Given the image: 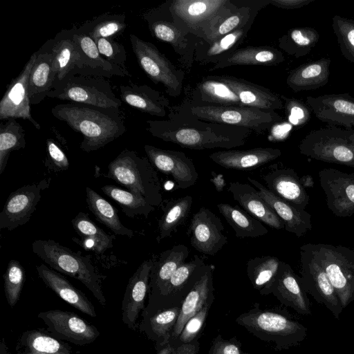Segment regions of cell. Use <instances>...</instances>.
I'll use <instances>...</instances> for the list:
<instances>
[{
  "instance_id": "7dc6e473",
  "label": "cell",
  "mask_w": 354,
  "mask_h": 354,
  "mask_svg": "<svg viewBox=\"0 0 354 354\" xmlns=\"http://www.w3.org/2000/svg\"><path fill=\"white\" fill-rule=\"evenodd\" d=\"M319 39V34L314 28H294L279 39V47L287 54L299 58L308 54Z\"/></svg>"
},
{
  "instance_id": "4316f807",
  "label": "cell",
  "mask_w": 354,
  "mask_h": 354,
  "mask_svg": "<svg viewBox=\"0 0 354 354\" xmlns=\"http://www.w3.org/2000/svg\"><path fill=\"white\" fill-rule=\"evenodd\" d=\"M248 181L258 190L261 198L274 211L284 224V229L301 237L312 229L311 214L297 208L274 194L257 180L248 177Z\"/></svg>"
},
{
  "instance_id": "03108f58",
  "label": "cell",
  "mask_w": 354,
  "mask_h": 354,
  "mask_svg": "<svg viewBox=\"0 0 354 354\" xmlns=\"http://www.w3.org/2000/svg\"><path fill=\"white\" fill-rule=\"evenodd\" d=\"M344 134L351 141L354 142V129H343Z\"/></svg>"
},
{
  "instance_id": "c3c4849f",
  "label": "cell",
  "mask_w": 354,
  "mask_h": 354,
  "mask_svg": "<svg viewBox=\"0 0 354 354\" xmlns=\"http://www.w3.org/2000/svg\"><path fill=\"white\" fill-rule=\"evenodd\" d=\"M19 340L31 354H71L68 344L41 330H27Z\"/></svg>"
},
{
  "instance_id": "ac0fdd59",
  "label": "cell",
  "mask_w": 354,
  "mask_h": 354,
  "mask_svg": "<svg viewBox=\"0 0 354 354\" xmlns=\"http://www.w3.org/2000/svg\"><path fill=\"white\" fill-rule=\"evenodd\" d=\"M318 175L328 208L338 217L352 216L354 214V174L325 168L320 170Z\"/></svg>"
},
{
  "instance_id": "ffe728a7",
  "label": "cell",
  "mask_w": 354,
  "mask_h": 354,
  "mask_svg": "<svg viewBox=\"0 0 354 354\" xmlns=\"http://www.w3.org/2000/svg\"><path fill=\"white\" fill-rule=\"evenodd\" d=\"M147 157L154 168L171 176L178 187L187 189L195 185L198 174L192 158L184 152L163 149L152 145L144 146Z\"/></svg>"
},
{
  "instance_id": "8d00e7d4",
  "label": "cell",
  "mask_w": 354,
  "mask_h": 354,
  "mask_svg": "<svg viewBox=\"0 0 354 354\" xmlns=\"http://www.w3.org/2000/svg\"><path fill=\"white\" fill-rule=\"evenodd\" d=\"M179 313L180 306L142 313L138 329L153 341L158 349L169 342Z\"/></svg>"
},
{
  "instance_id": "7c38bea8",
  "label": "cell",
  "mask_w": 354,
  "mask_h": 354,
  "mask_svg": "<svg viewBox=\"0 0 354 354\" xmlns=\"http://www.w3.org/2000/svg\"><path fill=\"white\" fill-rule=\"evenodd\" d=\"M131 48L140 68L155 84H162L171 97L181 94L185 73L174 66L152 43L129 35Z\"/></svg>"
},
{
  "instance_id": "d4e9b609",
  "label": "cell",
  "mask_w": 354,
  "mask_h": 354,
  "mask_svg": "<svg viewBox=\"0 0 354 354\" xmlns=\"http://www.w3.org/2000/svg\"><path fill=\"white\" fill-rule=\"evenodd\" d=\"M272 294L282 304L290 307L301 315H310V300L303 288L299 276L291 266L281 261L279 272L271 287Z\"/></svg>"
},
{
  "instance_id": "7bdbcfd3",
  "label": "cell",
  "mask_w": 354,
  "mask_h": 354,
  "mask_svg": "<svg viewBox=\"0 0 354 354\" xmlns=\"http://www.w3.org/2000/svg\"><path fill=\"white\" fill-rule=\"evenodd\" d=\"M218 209L238 238H257L265 236L268 228L261 221L252 216L239 206L218 203Z\"/></svg>"
},
{
  "instance_id": "7402d4cb",
  "label": "cell",
  "mask_w": 354,
  "mask_h": 354,
  "mask_svg": "<svg viewBox=\"0 0 354 354\" xmlns=\"http://www.w3.org/2000/svg\"><path fill=\"white\" fill-rule=\"evenodd\" d=\"M48 42L50 44H46L45 49L53 57V66L57 72L55 81L74 75H93L68 30L59 32Z\"/></svg>"
},
{
  "instance_id": "2e32d148",
  "label": "cell",
  "mask_w": 354,
  "mask_h": 354,
  "mask_svg": "<svg viewBox=\"0 0 354 354\" xmlns=\"http://www.w3.org/2000/svg\"><path fill=\"white\" fill-rule=\"evenodd\" d=\"M50 178L23 186L12 192L0 213V229L12 230L30 218L41 198L50 186Z\"/></svg>"
},
{
  "instance_id": "db71d44e",
  "label": "cell",
  "mask_w": 354,
  "mask_h": 354,
  "mask_svg": "<svg viewBox=\"0 0 354 354\" xmlns=\"http://www.w3.org/2000/svg\"><path fill=\"white\" fill-rule=\"evenodd\" d=\"M4 292L10 306H15L19 301L25 279L24 267L17 260H10L3 274Z\"/></svg>"
},
{
  "instance_id": "f1b7e54d",
  "label": "cell",
  "mask_w": 354,
  "mask_h": 354,
  "mask_svg": "<svg viewBox=\"0 0 354 354\" xmlns=\"http://www.w3.org/2000/svg\"><path fill=\"white\" fill-rule=\"evenodd\" d=\"M279 149L257 147L245 150L228 149L212 153L209 158L226 169L245 171L256 169L278 158Z\"/></svg>"
},
{
  "instance_id": "30bf717a",
  "label": "cell",
  "mask_w": 354,
  "mask_h": 354,
  "mask_svg": "<svg viewBox=\"0 0 354 354\" xmlns=\"http://www.w3.org/2000/svg\"><path fill=\"white\" fill-rule=\"evenodd\" d=\"M142 18L147 21L151 35L169 44L179 56L184 67L189 70L201 39L174 19L169 9L168 1L145 12Z\"/></svg>"
},
{
  "instance_id": "9f6ffc18",
  "label": "cell",
  "mask_w": 354,
  "mask_h": 354,
  "mask_svg": "<svg viewBox=\"0 0 354 354\" xmlns=\"http://www.w3.org/2000/svg\"><path fill=\"white\" fill-rule=\"evenodd\" d=\"M213 304H209L192 316L185 324L180 334L174 340V344H187L201 336L208 317L210 308Z\"/></svg>"
},
{
  "instance_id": "9c48e42d",
  "label": "cell",
  "mask_w": 354,
  "mask_h": 354,
  "mask_svg": "<svg viewBox=\"0 0 354 354\" xmlns=\"http://www.w3.org/2000/svg\"><path fill=\"white\" fill-rule=\"evenodd\" d=\"M168 3L174 19L201 40L238 7L232 0H172Z\"/></svg>"
},
{
  "instance_id": "e0dca14e",
  "label": "cell",
  "mask_w": 354,
  "mask_h": 354,
  "mask_svg": "<svg viewBox=\"0 0 354 354\" xmlns=\"http://www.w3.org/2000/svg\"><path fill=\"white\" fill-rule=\"evenodd\" d=\"M223 230L221 218L209 209L201 207L192 216L187 233L196 250L205 255L214 256L227 242Z\"/></svg>"
},
{
  "instance_id": "b9f144b4",
  "label": "cell",
  "mask_w": 354,
  "mask_h": 354,
  "mask_svg": "<svg viewBox=\"0 0 354 354\" xmlns=\"http://www.w3.org/2000/svg\"><path fill=\"white\" fill-rule=\"evenodd\" d=\"M193 198L187 195L163 200L160 206L162 214L158 221V243L169 237L186 221L192 209Z\"/></svg>"
},
{
  "instance_id": "f6af8a7d",
  "label": "cell",
  "mask_w": 354,
  "mask_h": 354,
  "mask_svg": "<svg viewBox=\"0 0 354 354\" xmlns=\"http://www.w3.org/2000/svg\"><path fill=\"white\" fill-rule=\"evenodd\" d=\"M281 261L274 256L256 257L248 260L246 274L253 286L261 295H270Z\"/></svg>"
},
{
  "instance_id": "3957f363",
  "label": "cell",
  "mask_w": 354,
  "mask_h": 354,
  "mask_svg": "<svg viewBox=\"0 0 354 354\" xmlns=\"http://www.w3.org/2000/svg\"><path fill=\"white\" fill-rule=\"evenodd\" d=\"M235 322L261 341L274 344L276 351L298 346L307 336L304 324L280 310L262 309L257 302Z\"/></svg>"
},
{
  "instance_id": "4dcf8cb0",
  "label": "cell",
  "mask_w": 354,
  "mask_h": 354,
  "mask_svg": "<svg viewBox=\"0 0 354 354\" xmlns=\"http://www.w3.org/2000/svg\"><path fill=\"white\" fill-rule=\"evenodd\" d=\"M239 97L242 106L272 111L283 108L280 95L269 88L254 84L243 78L230 75H218Z\"/></svg>"
},
{
  "instance_id": "836d02e7",
  "label": "cell",
  "mask_w": 354,
  "mask_h": 354,
  "mask_svg": "<svg viewBox=\"0 0 354 354\" xmlns=\"http://www.w3.org/2000/svg\"><path fill=\"white\" fill-rule=\"evenodd\" d=\"M187 99L198 104L242 106L236 93L218 75L204 77Z\"/></svg>"
},
{
  "instance_id": "ee69618b",
  "label": "cell",
  "mask_w": 354,
  "mask_h": 354,
  "mask_svg": "<svg viewBox=\"0 0 354 354\" xmlns=\"http://www.w3.org/2000/svg\"><path fill=\"white\" fill-rule=\"evenodd\" d=\"M75 231L81 236L77 242L82 248L96 254H102L113 247L115 235H109L95 224L84 212H79L71 221Z\"/></svg>"
},
{
  "instance_id": "681fc988",
  "label": "cell",
  "mask_w": 354,
  "mask_h": 354,
  "mask_svg": "<svg viewBox=\"0 0 354 354\" xmlns=\"http://www.w3.org/2000/svg\"><path fill=\"white\" fill-rule=\"evenodd\" d=\"M101 190L107 196L115 201L122 208V212L129 218L142 215L148 218L155 209L144 197L130 191L122 189L113 185H104Z\"/></svg>"
},
{
  "instance_id": "5bb4252c",
  "label": "cell",
  "mask_w": 354,
  "mask_h": 354,
  "mask_svg": "<svg viewBox=\"0 0 354 354\" xmlns=\"http://www.w3.org/2000/svg\"><path fill=\"white\" fill-rule=\"evenodd\" d=\"M37 317L53 336L77 346L91 344L100 335L94 325L73 312L48 310L39 313Z\"/></svg>"
},
{
  "instance_id": "603a6c76",
  "label": "cell",
  "mask_w": 354,
  "mask_h": 354,
  "mask_svg": "<svg viewBox=\"0 0 354 354\" xmlns=\"http://www.w3.org/2000/svg\"><path fill=\"white\" fill-rule=\"evenodd\" d=\"M306 102L319 120L354 129V98L348 93L307 96Z\"/></svg>"
},
{
  "instance_id": "91938a15",
  "label": "cell",
  "mask_w": 354,
  "mask_h": 354,
  "mask_svg": "<svg viewBox=\"0 0 354 354\" xmlns=\"http://www.w3.org/2000/svg\"><path fill=\"white\" fill-rule=\"evenodd\" d=\"M208 354H250L242 350L241 342L236 336L225 339L218 335L212 342Z\"/></svg>"
},
{
  "instance_id": "f546056e",
  "label": "cell",
  "mask_w": 354,
  "mask_h": 354,
  "mask_svg": "<svg viewBox=\"0 0 354 354\" xmlns=\"http://www.w3.org/2000/svg\"><path fill=\"white\" fill-rule=\"evenodd\" d=\"M228 191L232 194L234 200L252 216L273 229H284L281 219L252 185L232 182L230 183Z\"/></svg>"
},
{
  "instance_id": "d590c367",
  "label": "cell",
  "mask_w": 354,
  "mask_h": 354,
  "mask_svg": "<svg viewBox=\"0 0 354 354\" xmlns=\"http://www.w3.org/2000/svg\"><path fill=\"white\" fill-rule=\"evenodd\" d=\"M255 18L256 17L252 18L244 26L212 43L207 44L201 40L196 48L194 61L201 65H214L229 53L239 48L247 37Z\"/></svg>"
},
{
  "instance_id": "f5cc1de1",
  "label": "cell",
  "mask_w": 354,
  "mask_h": 354,
  "mask_svg": "<svg viewBox=\"0 0 354 354\" xmlns=\"http://www.w3.org/2000/svg\"><path fill=\"white\" fill-rule=\"evenodd\" d=\"M332 28L342 55L354 63V20L335 15Z\"/></svg>"
},
{
  "instance_id": "8992f818",
  "label": "cell",
  "mask_w": 354,
  "mask_h": 354,
  "mask_svg": "<svg viewBox=\"0 0 354 354\" xmlns=\"http://www.w3.org/2000/svg\"><path fill=\"white\" fill-rule=\"evenodd\" d=\"M105 177L111 178L129 191L144 197L154 207H160L162 192L156 170L147 157L135 151H122L108 166Z\"/></svg>"
},
{
  "instance_id": "6da1fadb",
  "label": "cell",
  "mask_w": 354,
  "mask_h": 354,
  "mask_svg": "<svg viewBox=\"0 0 354 354\" xmlns=\"http://www.w3.org/2000/svg\"><path fill=\"white\" fill-rule=\"evenodd\" d=\"M169 119L147 120L146 130L153 136L194 150L232 149L245 144L252 131L202 121L169 107Z\"/></svg>"
},
{
  "instance_id": "1f68e13d",
  "label": "cell",
  "mask_w": 354,
  "mask_h": 354,
  "mask_svg": "<svg viewBox=\"0 0 354 354\" xmlns=\"http://www.w3.org/2000/svg\"><path fill=\"white\" fill-rule=\"evenodd\" d=\"M39 278L56 295L84 314L95 317V308L90 299L64 277L44 264L36 266Z\"/></svg>"
},
{
  "instance_id": "ba28073f",
  "label": "cell",
  "mask_w": 354,
  "mask_h": 354,
  "mask_svg": "<svg viewBox=\"0 0 354 354\" xmlns=\"http://www.w3.org/2000/svg\"><path fill=\"white\" fill-rule=\"evenodd\" d=\"M46 97L115 110L122 105L110 82L95 75H74L55 81Z\"/></svg>"
},
{
  "instance_id": "6f0895ef",
  "label": "cell",
  "mask_w": 354,
  "mask_h": 354,
  "mask_svg": "<svg viewBox=\"0 0 354 354\" xmlns=\"http://www.w3.org/2000/svg\"><path fill=\"white\" fill-rule=\"evenodd\" d=\"M284 102L283 107L288 118V122L292 126L300 127L306 124L311 118L310 107L302 101L280 95Z\"/></svg>"
},
{
  "instance_id": "7a4b0ae2",
  "label": "cell",
  "mask_w": 354,
  "mask_h": 354,
  "mask_svg": "<svg viewBox=\"0 0 354 354\" xmlns=\"http://www.w3.org/2000/svg\"><path fill=\"white\" fill-rule=\"evenodd\" d=\"M51 113L82 134L80 147L86 152L102 148L127 131L119 110L71 102L55 106Z\"/></svg>"
},
{
  "instance_id": "d6986e66",
  "label": "cell",
  "mask_w": 354,
  "mask_h": 354,
  "mask_svg": "<svg viewBox=\"0 0 354 354\" xmlns=\"http://www.w3.org/2000/svg\"><path fill=\"white\" fill-rule=\"evenodd\" d=\"M37 51L26 62L20 73L10 83L0 102V120L21 118L29 121L37 129L41 126L32 116L28 81Z\"/></svg>"
},
{
  "instance_id": "f907efd6",
  "label": "cell",
  "mask_w": 354,
  "mask_h": 354,
  "mask_svg": "<svg viewBox=\"0 0 354 354\" xmlns=\"http://www.w3.org/2000/svg\"><path fill=\"white\" fill-rule=\"evenodd\" d=\"M25 130L15 118L0 124V174L4 171L10 152L25 148Z\"/></svg>"
},
{
  "instance_id": "f35d334b",
  "label": "cell",
  "mask_w": 354,
  "mask_h": 354,
  "mask_svg": "<svg viewBox=\"0 0 354 354\" xmlns=\"http://www.w3.org/2000/svg\"><path fill=\"white\" fill-rule=\"evenodd\" d=\"M330 62L328 58H321L300 65L290 71L286 84L295 92L319 88L328 82Z\"/></svg>"
},
{
  "instance_id": "816d5d0a",
  "label": "cell",
  "mask_w": 354,
  "mask_h": 354,
  "mask_svg": "<svg viewBox=\"0 0 354 354\" xmlns=\"http://www.w3.org/2000/svg\"><path fill=\"white\" fill-rule=\"evenodd\" d=\"M127 27L124 15H104L78 28L95 42L102 38H112L123 32Z\"/></svg>"
},
{
  "instance_id": "9a60e30c",
  "label": "cell",
  "mask_w": 354,
  "mask_h": 354,
  "mask_svg": "<svg viewBox=\"0 0 354 354\" xmlns=\"http://www.w3.org/2000/svg\"><path fill=\"white\" fill-rule=\"evenodd\" d=\"M205 266L204 259L198 255H194L189 261L184 263L174 272L157 299L147 303L142 313H149L180 306Z\"/></svg>"
},
{
  "instance_id": "74e56055",
  "label": "cell",
  "mask_w": 354,
  "mask_h": 354,
  "mask_svg": "<svg viewBox=\"0 0 354 354\" xmlns=\"http://www.w3.org/2000/svg\"><path fill=\"white\" fill-rule=\"evenodd\" d=\"M57 79L52 53L45 49L37 56L30 74L28 93L31 105H37L46 97Z\"/></svg>"
},
{
  "instance_id": "cb8c5ba5",
  "label": "cell",
  "mask_w": 354,
  "mask_h": 354,
  "mask_svg": "<svg viewBox=\"0 0 354 354\" xmlns=\"http://www.w3.org/2000/svg\"><path fill=\"white\" fill-rule=\"evenodd\" d=\"M215 266L206 264L194 286L180 306V313L169 341L176 339L186 322L203 307L214 301V271Z\"/></svg>"
},
{
  "instance_id": "680465c9",
  "label": "cell",
  "mask_w": 354,
  "mask_h": 354,
  "mask_svg": "<svg viewBox=\"0 0 354 354\" xmlns=\"http://www.w3.org/2000/svg\"><path fill=\"white\" fill-rule=\"evenodd\" d=\"M46 151L44 165L49 171L59 172L68 169L69 161L66 155L52 138L46 140Z\"/></svg>"
},
{
  "instance_id": "11a10c76",
  "label": "cell",
  "mask_w": 354,
  "mask_h": 354,
  "mask_svg": "<svg viewBox=\"0 0 354 354\" xmlns=\"http://www.w3.org/2000/svg\"><path fill=\"white\" fill-rule=\"evenodd\" d=\"M100 55L107 61L121 69L126 76L131 75L127 68V52L122 44L112 38H102L95 41Z\"/></svg>"
},
{
  "instance_id": "60d3db41",
  "label": "cell",
  "mask_w": 354,
  "mask_h": 354,
  "mask_svg": "<svg viewBox=\"0 0 354 354\" xmlns=\"http://www.w3.org/2000/svg\"><path fill=\"white\" fill-rule=\"evenodd\" d=\"M238 2V1H237ZM233 12L221 19L212 28L209 32L201 39L205 43H212L235 30L244 26L259 11L268 4V0L243 1Z\"/></svg>"
},
{
  "instance_id": "8fae6325",
  "label": "cell",
  "mask_w": 354,
  "mask_h": 354,
  "mask_svg": "<svg viewBox=\"0 0 354 354\" xmlns=\"http://www.w3.org/2000/svg\"><path fill=\"white\" fill-rule=\"evenodd\" d=\"M300 153L313 159L354 168V142L335 126L309 132L299 145Z\"/></svg>"
},
{
  "instance_id": "484cf974",
  "label": "cell",
  "mask_w": 354,
  "mask_h": 354,
  "mask_svg": "<svg viewBox=\"0 0 354 354\" xmlns=\"http://www.w3.org/2000/svg\"><path fill=\"white\" fill-rule=\"evenodd\" d=\"M263 174L266 188L290 205L305 209L310 196L302 185L297 172L291 168H278L275 165Z\"/></svg>"
},
{
  "instance_id": "e7e4bbea",
  "label": "cell",
  "mask_w": 354,
  "mask_h": 354,
  "mask_svg": "<svg viewBox=\"0 0 354 354\" xmlns=\"http://www.w3.org/2000/svg\"><path fill=\"white\" fill-rule=\"evenodd\" d=\"M302 185L306 187H313L314 186L313 178L310 174L304 175L300 178Z\"/></svg>"
},
{
  "instance_id": "94428289",
  "label": "cell",
  "mask_w": 354,
  "mask_h": 354,
  "mask_svg": "<svg viewBox=\"0 0 354 354\" xmlns=\"http://www.w3.org/2000/svg\"><path fill=\"white\" fill-rule=\"evenodd\" d=\"M314 0H268L269 4L283 9H297L308 5Z\"/></svg>"
},
{
  "instance_id": "83f0119b",
  "label": "cell",
  "mask_w": 354,
  "mask_h": 354,
  "mask_svg": "<svg viewBox=\"0 0 354 354\" xmlns=\"http://www.w3.org/2000/svg\"><path fill=\"white\" fill-rule=\"evenodd\" d=\"M189 254L188 248L179 244L161 252L153 258V263L149 275L148 303L153 301L177 269L185 263Z\"/></svg>"
},
{
  "instance_id": "277c9868",
  "label": "cell",
  "mask_w": 354,
  "mask_h": 354,
  "mask_svg": "<svg viewBox=\"0 0 354 354\" xmlns=\"http://www.w3.org/2000/svg\"><path fill=\"white\" fill-rule=\"evenodd\" d=\"M32 250L55 271L73 277L88 289L102 306L106 299L102 290L103 276L93 265L91 257L73 252L54 240H35Z\"/></svg>"
},
{
  "instance_id": "6125c7cd",
  "label": "cell",
  "mask_w": 354,
  "mask_h": 354,
  "mask_svg": "<svg viewBox=\"0 0 354 354\" xmlns=\"http://www.w3.org/2000/svg\"><path fill=\"white\" fill-rule=\"evenodd\" d=\"M173 344L175 348L172 354H198L200 348L198 339L187 344Z\"/></svg>"
},
{
  "instance_id": "e575fe53",
  "label": "cell",
  "mask_w": 354,
  "mask_h": 354,
  "mask_svg": "<svg viewBox=\"0 0 354 354\" xmlns=\"http://www.w3.org/2000/svg\"><path fill=\"white\" fill-rule=\"evenodd\" d=\"M285 60L282 52L272 46H246L234 50L209 71L234 66H276Z\"/></svg>"
},
{
  "instance_id": "ab89813d",
  "label": "cell",
  "mask_w": 354,
  "mask_h": 354,
  "mask_svg": "<svg viewBox=\"0 0 354 354\" xmlns=\"http://www.w3.org/2000/svg\"><path fill=\"white\" fill-rule=\"evenodd\" d=\"M70 35L78 46L87 67L93 75L111 78L113 76H126L123 71L103 57L97 44L88 35L78 28L68 30Z\"/></svg>"
},
{
  "instance_id": "be15d7a7",
  "label": "cell",
  "mask_w": 354,
  "mask_h": 354,
  "mask_svg": "<svg viewBox=\"0 0 354 354\" xmlns=\"http://www.w3.org/2000/svg\"><path fill=\"white\" fill-rule=\"evenodd\" d=\"M211 174L212 177L210 182L214 185L217 192H221L226 186L224 176L222 174H217L215 171H212Z\"/></svg>"
},
{
  "instance_id": "bcb514c9",
  "label": "cell",
  "mask_w": 354,
  "mask_h": 354,
  "mask_svg": "<svg viewBox=\"0 0 354 354\" xmlns=\"http://www.w3.org/2000/svg\"><path fill=\"white\" fill-rule=\"evenodd\" d=\"M86 194L88 208L97 221L106 225L115 235L129 238L134 236L133 231L122 223L118 210L109 202L88 187L86 188Z\"/></svg>"
},
{
  "instance_id": "4fadbf2b",
  "label": "cell",
  "mask_w": 354,
  "mask_h": 354,
  "mask_svg": "<svg viewBox=\"0 0 354 354\" xmlns=\"http://www.w3.org/2000/svg\"><path fill=\"white\" fill-rule=\"evenodd\" d=\"M301 284L306 292L324 305L336 319H339L344 308L327 274L313 254L300 247Z\"/></svg>"
},
{
  "instance_id": "d6a6232c",
  "label": "cell",
  "mask_w": 354,
  "mask_h": 354,
  "mask_svg": "<svg viewBox=\"0 0 354 354\" xmlns=\"http://www.w3.org/2000/svg\"><path fill=\"white\" fill-rule=\"evenodd\" d=\"M120 91L121 101L153 116L165 117L170 107L169 100L162 93L146 84L120 85Z\"/></svg>"
},
{
  "instance_id": "52a82bcc",
  "label": "cell",
  "mask_w": 354,
  "mask_h": 354,
  "mask_svg": "<svg viewBox=\"0 0 354 354\" xmlns=\"http://www.w3.org/2000/svg\"><path fill=\"white\" fill-rule=\"evenodd\" d=\"M301 247L310 251L322 267L342 307L354 301V250L324 243H307Z\"/></svg>"
},
{
  "instance_id": "44dd1931",
  "label": "cell",
  "mask_w": 354,
  "mask_h": 354,
  "mask_svg": "<svg viewBox=\"0 0 354 354\" xmlns=\"http://www.w3.org/2000/svg\"><path fill=\"white\" fill-rule=\"evenodd\" d=\"M153 263V258L144 261L130 277L126 287L122 301V321L133 330L138 328V320L145 308Z\"/></svg>"
},
{
  "instance_id": "5b68a950",
  "label": "cell",
  "mask_w": 354,
  "mask_h": 354,
  "mask_svg": "<svg viewBox=\"0 0 354 354\" xmlns=\"http://www.w3.org/2000/svg\"><path fill=\"white\" fill-rule=\"evenodd\" d=\"M170 108L202 121L245 128L259 134L284 121L276 111L246 106L198 104L187 98Z\"/></svg>"
}]
</instances>
